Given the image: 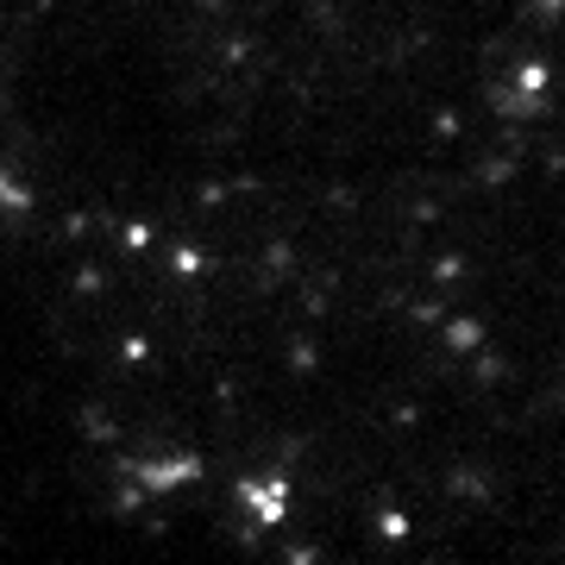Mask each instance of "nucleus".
<instances>
[{"label":"nucleus","mask_w":565,"mask_h":565,"mask_svg":"<svg viewBox=\"0 0 565 565\" xmlns=\"http://www.w3.org/2000/svg\"><path fill=\"white\" fill-rule=\"evenodd\" d=\"M239 503H245V515H252L258 527H277L282 515H289V484H282V478H245Z\"/></svg>","instance_id":"f257e3e1"},{"label":"nucleus","mask_w":565,"mask_h":565,"mask_svg":"<svg viewBox=\"0 0 565 565\" xmlns=\"http://www.w3.org/2000/svg\"><path fill=\"white\" fill-rule=\"evenodd\" d=\"M546 63H527V70H515V82H509L503 95H497V107H509V114H541L546 102Z\"/></svg>","instance_id":"f03ea898"},{"label":"nucleus","mask_w":565,"mask_h":565,"mask_svg":"<svg viewBox=\"0 0 565 565\" xmlns=\"http://www.w3.org/2000/svg\"><path fill=\"white\" fill-rule=\"evenodd\" d=\"M189 478H202V459L195 452H177V459H145L139 465V490H177V484H189Z\"/></svg>","instance_id":"7ed1b4c3"},{"label":"nucleus","mask_w":565,"mask_h":565,"mask_svg":"<svg viewBox=\"0 0 565 565\" xmlns=\"http://www.w3.org/2000/svg\"><path fill=\"white\" fill-rule=\"evenodd\" d=\"M446 340L459 345V352H471V345L484 340V327H478V321H452V327H446Z\"/></svg>","instance_id":"20e7f679"}]
</instances>
